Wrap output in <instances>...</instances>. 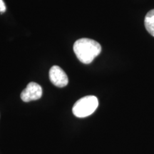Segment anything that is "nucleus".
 <instances>
[{
	"mask_svg": "<svg viewBox=\"0 0 154 154\" xmlns=\"http://www.w3.org/2000/svg\"><path fill=\"white\" fill-rule=\"evenodd\" d=\"M74 51L81 62L88 64L99 55L101 47L99 43L91 38H82L74 44Z\"/></svg>",
	"mask_w": 154,
	"mask_h": 154,
	"instance_id": "obj_1",
	"label": "nucleus"
},
{
	"mask_svg": "<svg viewBox=\"0 0 154 154\" xmlns=\"http://www.w3.org/2000/svg\"><path fill=\"white\" fill-rule=\"evenodd\" d=\"M99 106L98 99L94 96H87L78 100L72 109L73 113L78 118H85L91 115Z\"/></svg>",
	"mask_w": 154,
	"mask_h": 154,
	"instance_id": "obj_2",
	"label": "nucleus"
},
{
	"mask_svg": "<svg viewBox=\"0 0 154 154\" xmlns=\"http://www.w3.org/2000/svg\"><path fill=\"white\" fill-rule=\"evenodd\" d=\"M42 88L35 82H30L21 94V99L24 102L39 99L42 96Z\"/></svg>",
	"mask_w": 154,
	"mask_h": 154,
	"instance_id": "obj_3",
	"label": "nucleus"
},
{
	"mask_svg": "<svg viewBox=\"0 0 154 154\" xmlns=\"http://www.w3.org/2000/svg\"><path fill=\"white\" fill-rule=\"evenodd\" d=\"M49 79L51 82L57 87L63 88L69 83L68 76L62 69L58 66H53L49 71Z\"/></svg>",
	"mask_w": 154,
	"mask_h": 154,
	"instance_id": "obj_4",
	"label": "nucleus"
},
{
	"mask_svg": "<svg viewBox=\"0 0 154 154\" xmlns=\"http://www.w3.org/2000/svg\"><path fill=\"white\" fill-rule=\"evenodd\" d=\"M144 24L148 32L154 36V9L147 13L144 19Z\"/></svg>",
	"mask_w": 154,
	"mask_h": 154,
	"instance_id": "obj_5",
	"label": "nucleus"
},
{
	"mask_svg": "<svg viewBox=\"0 0 154 154\" xmlns=\"http://www.w3.org/2000/svg\"><path fill=\"white\" fill-rule=\"evenodd\" d=\"M6 5L3 0H0V13H4L6 11Z\"/></svg>",
	"mask_w": 154,
	"mask_h": 154,
	"instance_id": "obj_6",
	"label": "nucleus"
}]
</instances>
